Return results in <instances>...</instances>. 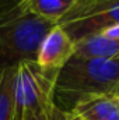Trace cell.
<instances>
[{"label": "cell", "instance_id": "obj_1", "mask_svg": "<svg viewBox=\"0 0 119 120\" xmlns=\"http://www.w3.org/2000/svg\"><path fill=\"white\" fill-rule=\"evenodd\" d=\"M118 82L119 56L114 59H81L71 56L56 74L53 105L70 112L84 98L114 94Z\"/></svg>", "mask_w": 119, "mask_h": 120}, {"label": "cell", "instance_id": "obj_12", "mask_svg": "<svg viewBox=\"0 0 119 120\" xmlns=\"http://www.w3.org/2000/svg\"><path fill=\"white\" fill-rule=\"evenodd\" d=\"M99 34L104 35V36H107V38L119 39V24L118 25H114V27H109V28H105L104 31H101Z\"/></svg>", "mask_w": 119, "mask_h": 120}, {"label": "cell", "instance_id": "obj_5", "mask_svg": "<svg viewBox=\"0 0 119 120\" xmlns=\"http://www.w3.org/2000/svg\"><path fill=\"white\" fill-rule=\"evenodd\" d=\"M81 120H119V98L115 94L88 96L70 110Z\"/></svg>", "mask_w": 119, "mask_h": 120}, {"label": "cell", "instance_id": "obj_11", "mask_svg": "<svg viewBox=\"0 0 119 120\" xmlns=\"http://www.w3.org/2000/svg\"><path fill=\"white\" fill-rule=\"evenodd\" d=\"M49 115L51 112L48 113H31V112L14 113L13 120H49Z\"/></svg>", "mask_w": 119, "mask_h": 120}, {"label": "cell", "instance_id": "obj_9", "mask_svg": "<svg viewBox=\"0 0 119 120\" xmlns=\"http://www.w3.org/2000/svg\"><path fill=\"white\" fill-rule=\"evenodd\" d=\"M23 0H0V22L13 15L20 7Z\"/></svg>", "mask_w": 119, "mask_h": 120}, {"label": "cell", "instance_id": "obj_4", "mask_svg": "<svg viewBox=\"0 0 119 120\" xmlns=\"http://www.w3.org/2000/svg\"><path fill=\"white\" fill-rule=\"evenodd\" d=\"M74 53V42L58 24L42 39L38 53L36 64L48 70H59Z\"/></svg>", "mask_w": 119, "mask_h": 120}, {"label": "cell", "instance_id": "obj_3", "mask_svg": "<svg viewBox=\"0 0 119 120\" xmlns=\"http://www.w3.org/2000/svg\"><path fill=\"white\" fill-rule=\"evenodd\" d=\"M118 24L119 0H92L81 8L69 10L58 22L74 43Z\"/></svg>", "mask_w": 119, "mask_h": 120}, {"label": "cell", "instance_id": "obj_10", "mask_svg": "<svg viewBox=\"0 0 119 120\" xmlns=\"http://www.w3.org/2000/svg\"><path fill=\"white\" fill-rule=\"evenodd\" d=\"M49 120H81V119L79 116H76L73 112L62 110V109L56 108L53 105V108L51 110V115H49Z\"/></svg>", "mask_w": 119, "mask_h": 120}, {"label": "cell", "instance_id": "obj_2", "mask_svg": "<svg viewBox=\"0 0 119 120\" xmlns=\"http://www.w3.org/2000/svg\"><path fill=\"white\" fill-rule=\"evenodd\" d=\"M55 25L49 20L25 13L21 4L13 15L0 22V68L35 61L42 39Z\"/></svg>", "mask_w": 119, "mask_h": 120}, {"label": "cell", "instance_id": "obj_13", "mask_svg": "<svg viewBox=\"0 0 119 120\" xmlns=\"http://www.w3.org/2000/svg\"><path fill=\"white\" fill-rule=\"evenodd\" d=\"M66 4H69V10H77V8H81L84 6H87L88 3H91L92 0H63Z\"/></svg>", "mask_w": 119, "mask_h": 120}, {"label": "cell", "instance_id": "obj_7", "mask_svg": "<svg viewBox=\"0 0 119 120\" xmlns=\"http://www.w3.org/2000/svg\"><path fill=\"white\" fill-rule=\"evenodd\" d=\"M23 8L25 13L49 20L55 24L69 11V4L63 0H23Z\"/></svg>", "mask_w": 119, "mask_h": 120}, {"label": "cell", "instance_id": "obj_6", "mask_svg": "<svg viewBox=\"0 0 119 120\" xmlns=\"http://www.w3.org/2000/svg\"><path fill=\"white\" fill-rule=\"evenodd\" d=\"M73 56L81 59H114L119 56V39L101 34L86 36L74 43Z\"/></svg>", "mask_w": 119, "mask_h": 120}, {"label": "cell", "instance_id": "obj_14", "mask_svg": "<svg viewBox=\"0 0 119 120\" xmlns=\"http://www.w3.org/2000/svg\"><path fill=\"white\" fill-rule=\"evenodd\" d=\"M114 94L119 98V82H118V85H116V88H115V91H114Z\"/></svg>", "mask_w": 119, "mask_h": 120}, {"label": "cell", "instance_id": "obj_8", "mask_svg": "<svg viewBox=\"0 0 119 120\" xmlns=\"http://www.w3.org/2000/svg\"><path fill=\"white\" fill-rule=\"evenodd\" d=\"M16 67L0 68V120H13Z\"/></svg>", "mask_w": 119, "mask_h": 120}]
</instances>
